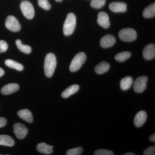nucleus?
<instances>
[{"label":"nucleus","mask_w":155,"mask_h":155,"mask_svg":"<svg viewBox=\"0 0 155 155\" xmlns=\"http://www.w3.org/2000/svg\"><path fill=\"white\" fill-rule=\"evenodd\" d=\"M17 114L21 119L28 123H31L33 122V116L29 110L27 109L21 110L18 111Z\"/></svg>","instance_id":"nucleus-15"},{"label":"nucleus","mask_w":155,"mask_h":155,"mask_svg":"<svg viewBox=\"0 0 155 155\" xmlns=\"http://www.w3.org/2000/svg\"><path fill=\"white\" fill-rule=\"evenodd\" d=\"M150 141L155 142V134H153L152 135L150 136L149 137Z\"/></svg>","instance_id":"nucleus-32"},{"label":"nucleus","mask_w":155,"mask_h":155,"mask_svg":"<svg viewBox=\"0 0 155 155\" xmlns=\"http://www.w3.org/2000/svg\"><path fill=\"white\" fill-rule=\"evenodd\" d=\"M17 84L11 83L3 87L1 90V93L4 95H9L14 93L19 89Z\"/></svg>","instance_id":"nucleus-14"},{"label":"nucleus","mask_w":155,"mask_h":155,"mask_svg":"<svg viewBox=\"0 0 155 155\" xmlns=\"http://www.w3.org/2000/svg\"><path fill=\"white\" fill-rule=\"evenodd\" d=\"M143 55L145 60L150 61L155 57V46L153 44H150L145 47L143 52Z\"/></svg>","instance_id":"nucleus-9"},{"label":"nucleus","mask_w":155,"mask_h":155,"mask_svg":"<svg viewBox=\"0 0 155 155\" xmlns=\"http://www.w3.org/2000/svg\"><path fill=\"white\" fill-rule=\"evenodd\" d=\"M135 154L134 153H133L129 152L126 153L124 154V155H135Z\"/></svg>","instance_id":"nucleus-34"},{"label":"nucleus","mask_w":155,"mask_h":155,"mask_svg":"<svg viewBox=\"0 0 155 155\" xmlns=\"http://www.w3.org/2000/svg\"><path fill=\"white\" fill-rule=\"evenodd\" d=\"M97 23L104 28L110 27V22L108 14L104 12H101L98 14Z\"/></svg>","instance_id":"nucleus-11"},{"label":"nucleus","mask_w":155,"mask_h":155,"mask_svg":"<svg viewBox=\"0 0 155 155\" xmlns=\"http://www.w3.org/2000/svg\"><path fill=\"white\" fill-rule=\"evenodd\" d=\"M94 154V155H114V153L110 150L100 149L96 150Z\"/></svg>","instance_id":"nucleus-28"},{"label":"nucleus","mask_w":155,"mask_h":155,"mask_svg":"<svg viewBox=\"0 0 155 155\" xmlns=\"http://www.w3.org/2000/svg\"><path fill=\"white\" fill-rule=\"evenodd\" d=\"M0 155H1V154H0Z\"/></svg>","instance_id":"nucleus-36"},{"label":"nucleus","mask_w":155,"mask_h":155,"mask_svg":"<svg viewBox=\"0 0 155 155\" xmlns=\"http://www.w3.org/2000/svg\"><path fill=\"white\" fill-rule=\"evenodd\" d=\"M16 44L18 49L22 52L26 54H29L31 52V48L29 46L23 45L20 40L17 39L16 41Z\"/></svg>","instance_id":"nucleus-23"},{"label":"nucleus","mask_w":155,"mask_h":155,"mask_svg":"<svg viewBox=\"0 0 155 155\" xmlns=\"http://www.w3.org/2000/svg\"><path fill=\"white\" fill-rule=\"evenodd\" d=\"M83 152V149L81 147L69 150L66 153L67 155H80Z\"/></svg>","instance_id":"nucleus-26"},{"label":"nucleus","mask_w":155,"mask_h":155,"mask_svg":"<svg viewBox=\"0 0 155 155\" xmlns=\"http://www.w3.org/2000/svg\"><path fill=\"white\" fill-rule=\"evenodd\" d=\"M131 55V53L128 51H123L118 53L115 56V59L116 61L119 62H124L128 58H130Z\"/></svg>","instance_id":"nucleus-24"},{"label":"nucleus","mask_w":155,"mask_h":155,"mask_svg":"<svg viewBox=\"0 0 155 155\" xmlns=\"http://www.w3.org/2000/svg\"><path fill=\"white\" fill-rule=\"evenodd\" d=\"M109 8L115 13H123L127 11V4L119 2L111 3L109 5Z\"/></svg>","instance_id":"nucleus-12"},{"label":"nucleus","mask_w":155,"mask_h":155,"mask_svg":"<svg viewBox=\"0 0 155 155\" xmlns=\"http://www.w3.org/2000/svg\"><path fill=\"white\" fill-rule=\"evenodd\" d=\"M14 132L17 138L21 140L25 138L28 133V130L23 124L17 123L14 125Z\"/></svg>","instance_id":"nucleus-8"},{"label":"nucleus","mask_w":155,"mask_h":155,"mask_svg":"<svg viewBox=\"0 0 155 155\" xmlns=\"http://www.w3.org/2000/svg\"><path fill=\"white\" fill-rule=\"evenodd\" d=\"M5 64L7 67L16 69L17 71H22L24 69V67L22 64L11 59L6 60L5 61Z\"/></svg>","instance_id":"nucleus-22"},{"label":"nucleus","mask_w":155,"mask_h":155,"mask_svg":"<svg viewBox=\"0 0 155 155\" xmlns=\"http://www.w3.org/2000/svg\"><path fill=\"white\" fill-rule=\"evenodd\" d=\"M147 114L144 111H140L136 115L134 119V124L137 127H141L146 121Z\"/></svg>","instance_id":"nucleus-13"},{"label":"nucleus","mask_w":155,"mask_h":155,"mask_svg":"<svg viewBox=\"0 0 155 155\" xmlns=\"http://www.w3.org/2000/svg\"><path fill=\"white\" fill-rule=\"evenodd\" d=\"M144 155H155V146H150L148 147L143 152Z\"/></svg>","instance_id":"nucleus-29"},{"label":"nucleus","mask_w":155,"mask_h":155,"mask_svg":"<svg viewBox=\"0 0 155 155\" xmlns=\"http://www.w3.org/2000/svg\"><path fill=\"white\" fill-rule=\"evenodd\" d=\"M106 0H91V6L96 9H100L105 5Z\"/></svg>","instance_id":"nucleus-25"},{"label":"nucleus","mask_w":155,"mask_h":155,"mask_svg":"<svg viewBox=\"0 0 155 155\" xmlns=\"http://www.w3.org/2000/svg\"><path fill=\"white\" fill-rule=\"evenodd\" d=\"M119 37L122 41H133L137 37V34L135 30L131 28H125L119 32Z\"/></svg>","instance_id":"nucleus-4"},{"label":"nucleus","mask_w":155,"mask_h":155,"mask_svg":"<svg viewBox=\"0 0 155 155\" xmlns=\"http://www.w3.org/2000/svg\"><path fill=\"white\" fill-rule=\"evenodd\" d=\"M116 41L115 37L111 35H107L101 39L100 44L102 47L107 48L114 46Z\"/></svg>","instance_id":"nucleus-10"},{"label":"nucleus","mask_w":155,"mask_h":155,"mask_svg":"<svg viewBox=\"0 0 155 155\" xmlns=\"http://www.w3.org/2000/svg\"><path fill=\"white\" fill-rule=\"evenodd\" d=\"M133 80L130 76H126L120 81V87L123 91H127L130 88L133 84Z\"/></svg>","instance_id":"nucleus-18"},{"label":"nucleus","mask_w":155,"mask_h":155,"mask_svg":"<svg viewBox=\"0 0 155 155\" xmlns=\"http://www.w3.org/2000/svg\"><path fill=\"white\" fill-rule=\"evenodd\" d=\"M6 28L13 32L19 31L21 29V26L16 17L9 16L7 17L5 21Z\"/></svg>","instance_id":"nucleus-6"},{"label":"nucleus","mask_w":155,"mask_h":155,"mask_svg":"<svg viewBox=\"0 0 155 155\" xmlns=\"http://www.w3.org/2000/svg\"><path fill=\"white\" fill-rule=\"evenodd\" d=\"M38 5L42 8L45 10H49L51 8V5L48 0H38Z\"/></svg>","instance_id":"nucleus-27"},{"label":"nucleus","mask_w":155,"mask_h":155,"mask_svg":"<svg viewBox=\"0 0 155 155\" xmlns=\"http://www.w3.org/2000/svg\"><path fill=\"white\" fill-rule=\"evenodd\" d=\"M53 147L45 143H41L38 145L37 146V149L39 152L42 153L49 155L53 153Z\"/></svg>","instance_id":"nucleus-16"},{"label":"nucleus","mask_w":155,"mask_h":155,"mask_svg":"<svg viewBox=\"0 0 155 155\" xmlns=\"http://www.w3.org/2000/svg\"><path fill=\"white\" fill-rule=\"evenodd\" d=\"M56 2H61L63 1V0H55Z\"/></svg>","instance_id":"nucleus-35"},{"label":"nucleus","mask_w":155,"mask_h":155,"mask_svg":"<svg viewBox=\"0 0 155 155\" xmlns=\"http://www.w3.org/2000/svg\"><path fill=\"white\" fill-rule=\"evenodd\" d=\"M87 59L86 54L84 52H80L76 54L73 58L69 66V69L72 72H75L79 70Z\"/></svg>","instance_id":"nucleus-3"},{"label":"nucleus","mask_w":155,"mask_h":155,"mask_svg":"<svg viewBox=\"0 0 155 155\" xmlns=\"http://www.w3.org/2000/svg\"><path fill=\"white\" fill-rule=\"evenodd\" d=\"M20 7L22 14L27 19H33L35 15V10L31 3L28 1H23L20 4Z\"/></svg>","instance_id":"nucleus-5"},{"label":"nucleus","mask_w":155,"mask_h":155,"mask_svg":"<svg viewBox=\"0 0 155 155\" xmlns=\"http://www.w3.org/2000/svg\"><path fill=\"white\" fill-rule=\"evenodd\" d=\"M7 120L3 117H0V127H5L7 124Z\"/></svg>","instance_id":"nucleus-31"},{"label":"nucleus","mask_w":155,"mask_h":155,"mask_svg":"<svg viewBox=\"0 0 155 155\" xmlns=\"http://www.w3.org/2000/svg\"><path fill=\"white\" fill-rule=\"evenodd\" d=\"M57 66V59L53 53H49L45 58L44 63L45 73L47 77H52Z\"/></svg>","instance_id":"nucleus-1"},{"label":"nucleus","mask_w":155,"mask_h":155,"mask_svg":"<svg viewBox=\"0 0 155 155\" xmlns=\"http://www.w3.org/2000/svg\"><path fill=\"white\" fill-rule=\"evenodd\" d=\"M8 49V45L5 41L4 40L0 41V53L6 51Z\"/></svg>","instance_id":"nucleus-30"},{"label":"nucleus","mask_w":155,"mask_h":155,"mask_svg":"<svg viewBox=\"0 0 155 155\" xmlns=\"http://www.w3.org/2000/svg\"><path fill=\"white\" fill-rule=\"evenodd\" d=\"M79 89V85H77V84L71 85L62 92L61 96L64 98H67L77 92Z\"/></svg>","instance_id":"nucleus-17"},{"label":"nucleus","mask_w":155,"mask_h":155,"mask_svg":"<svg viewBox=\"0 0 155 155\" xmlns=\"http://www.w3.org/2000/svg\"><path fill=\"white\" fill-rule=\"evenodd\" d=\"M110 68V64L107 62L103 61L97 65L95 68V71L97 74H102L107 72Z\"/></svg>","instance_id":"nucleus-19"},{"label":"nucleus","mask_w":155,"mask_h":155,"mask_svg":"<svg viewBox=\"0 0 155 155\" xmlns=\"http://www.w3.org/2000/svg\"><path fill=\"white\" fill-rule=\"evenodd\" d=\"M15 143L14 139L7 135H0V145L13 147Z\"/></svg>","instance_id":"nucleus-20"},{"label":"nucleus","mask_w":155,"mask_h":155,"mask_svg":"<svg viewBox=\"0 0 155 155\" xmlns=\"http://www.w3.org/2000/svg\"><path fill=\"white\" fill-rule=\"evenodd\" d=\"M147 78L142 76L137 78L134 84V89L135 92L140 93L144 91L147 87Z\"/></svg>","instance_id":"nucleus-7"},{"label":"nucleus","mask_w":155,"mask_h":155,"mask_svg":"<svg viewBox=\"0 0 155 155\" xmlns=\"http://www.w3.org/2000/svg\"><path fill=\"white\" fill-rule=\"evenodd\" d=\"M143 17L147 18H151L155 16V3L151 4L145 8L143 13Z\"/></svg>","instance_id":"nucleus-21"},{"label":"nucleus","mask_w":155,"mask_h":155,"mask_svg":"<svg viewBox=\"0 0 155 155\" xmlns=\"http://www.w3.org/2000/svg\"><path fill=\"white\" fill-rule=\"evenodd\" d=\"M76 25V18L75 14L72 13L67 15L64 22L63 31L66 36L71 35L75 30Z\"/></svg>","instance_id":"nucleus-2"},{"label":"nucleus","mask_w":155,"mask_h":155,"mask_svg":"<svg viewBox=\"0 0 155 155\" xmlns=\"http://www.w3.org/2000/svg\"><path fill=\"white\" fill-rule=\"evenodd\" d=\"M5 74V71L2 68H0V77L2 76Z\"/></svg>","instance_id":"nucleus-33"}]
</instances>
